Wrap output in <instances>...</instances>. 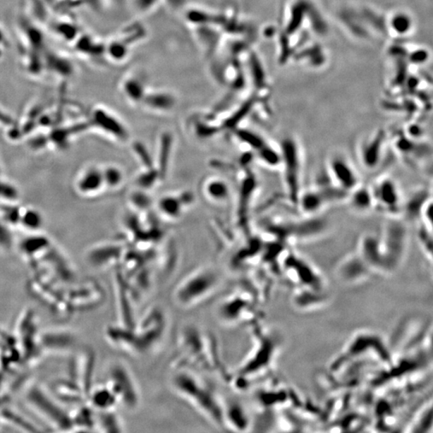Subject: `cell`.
I'll use <instances>...</instances> for the list:
<instances>
[{"label": "cell", "instance_id": "6da1fadb", "mask_svg": "<svg viewBox=\"0 0 433 433\" xmlns=\"http://www.w3.org/2000/svg\"><path fill=\"white\" fill-rule=\"evenodd\" d=\"M169 331V319L165 308L153 305L127 327L109 326L105 330L108 343L128 355L142 358L158 353L165 343Z\"/></svg>", "mask_w": 433, "mask_h": 433}, {"label": "cell", "instance_id": "7a4b0ae2", "mask_svg": "<svg viewBox=\"0 0 433 433\" xmlns=\"http://www.w3.org/2000/svg\"><path fill=\"white\" fill-rule=\"evenodd\" d=\"M172 367L215 374L227 383L231 377L222 360L214 336L195 325L185 326L181 330L172 358Z\"/></svg>", "mask_w": 433, "mask_h": 433}, {"label": "cell", "instance_id": "3957f363", "mask_svg": "<svg viewBox=\"0 0 433 433\" xmlns=\"http://www.w3.org/2000/svg\"><path fill=\"white\" fill-rule=\"evenodd\" d=\"M169 384L174 394L208 423L214 428L225 430V401L203 374L187 368H173Z\"/></svg>", "mask_w": 433, "mask_h": 433}, {"label": "cell", "instance_id": "277c9868", "mask_svg": "<svg viewBox=\"0 0 433 433\" xmlns=\"http://www.w3.org/2000/svg\"><path fill=\"white\" fill-rule=\"evenodd\" d=\"M221 278L214 269H197L175 286L172 300L180 309L195 308L214 297L221 288Z\"/></svg>", "mask_w": 433, "mask_h": 433}, {"label": "cell", "instance_id": "5b68a950", "mask_svg": "<svg viewBox=\"0 0 433 433\" xmlns=\"http://www.w3.org/2000/svg\"><path fill=\"white\" fill-rule=\"evenodd\" d=\"M25 401L29 408L44 422L54 430L72 431L71 417L58 403V400L39 385H32L25 394Z\"/></svg>", "mask_w": 433, "mask_h": 433}, {"label": "cell", "instance_id": "8992f818", "mask_svg": "<svg viewBox=\"0 0 433 433\" xmlns=\"http://www.w3.org/2000/svg\"><path fill=\"white\" fill-rule=\"evenodd\" d=\"M105 384L118 400L119 406L134 411L142 402V394L130 368L121 360L111 362L107 368Z\"/></svg>", "mask_w": 433, "mask_h": 433}, {"label": "cell", "instance_id": "52a82bcc", "mask_svg": "<svg viewBox=\"0 0 433 433\" xmlns=\"http://www.w3.org/2000/svg\"><path fill=\"white\" fill-rule=\"evenodd\" d=\"M281 165L286 193L292 203L296 205L302 190V156L300 145L292 137H286L281 143Z\"/></svg>", "mask_w": 433, "mask_h": 433}, {"label": "cell", "instance_id": "ba28073f", "mask_svg": "<svg viewBox=\"0 0 433 433\" xmlns=\"http://www.w3.org/2000/svg\"><path fill=\"white\" fill-rule=\"evenodd\" d=\"M105 300L104 291L96 281L87 280L66 289V300L70 313L89 311L102 305Z\"/></svg>", "mask_w": 433, "mask_h": 433}, {"label": "cell", "instance_id": "9c48e42d", "mask_svg": "<svg viewBox=\"0 0 433 433\" xmlns=\"http://www.w3.org/2000/svg\"><path fill=\"white\" fill-rule=\"evenodd\" d=\"M32 311H27L21 315L17 324V335L16 341L17 344L21 345L19 348L23 361H36L41 353L39 344V334L37 332L36 321Z\"/></svg>", "mask_w": 433, "mask_h": 433}, {"label": "cell", "instance_id": "30bf717a", "mask_svg": "<svg viewBox=\"0 0 433 433\" xmlns=\"http://www.w3.org/2000/svg\"><path fill=\"white\" fill-rule=\"evenodd\" d=\"M374 207L383 212L396 216L403 212L401 193L396 181L390 177H382L372 186Z\"/></svg>", "mask_w": 433, "mask_h": 433}, {"label": "cell", "instance_id": "8fae6325", "mask_svg": "<svg viewBox=\"0 0 433 433\" xmlns=\"http://www.w3.org/2000/svg\"><path fill=\"white\" fill-rule=\"evenodd\" d=\"M408 235L407 228L401 221L394 220L385 226L383 236L379 238L384 262L402 256L406 248Z\"/></svg>", "mask_w": 433, "mask_h": 433}, {"label": "cell", "instance_id": "7c38bea8", "mask_svg": "<svg viewBox=\"0 0 433 433\" xmlns=\"http://www.w3.org/2000/svg\"><path fill=\"white\" fill-rule=\"evenodd\" d=\"M387 133L383 130L374 132L362 140L358 147L361 165L368 171H373L382 164L387 144Z\"/></svg>", "mask_w": 433, "mask_h": 433}, {"label": "cell", "instance_id": "4fadbf2b", "mask_svg": "<svg viewBox=\"0 0 433 433\" xmlns=\"http://www.w3.org/2000/svg\"><path fill=\"white\" fill-rule=\"evenodd\" d=\"M329 178L339 188L348 193L360 184L358 173L347 157L333 155L327 164Z\"/></svg>", "mask_w": 433, "mask_h": 433}, {"label": "cell", "instance_id": "5bb4252c", "mask_svg": "<svg viewBox=\"0 0 433 433\" xmlns=\"http://www.w3.org/2000/svg\"><path fill=\"white\" fill-rule=\"evenodd\" d=\"M78 343V336L68 329H51L39 334V344L43 353H68L77 347Z\"/></svg>", "mask_w": 433, "mask_h": 433}, {"label": "cell", "instance_id": "9a60e30c", "mask_svg": "<svg viewBox=\"0 0 433 433\" xmlns=\"http://www.w3.org/2000/svg\"><path fill=\"white\" fill-rule=\"evenodd\" d=\"M104 187L102 169L95 166L82 169L74 180V189L82 197H94Z\"/></svg>", "mask_w": 433, "mask_h": 433}, {"label": "cell", "instance_id": "2e32d148", "mask_svg": "<svg viewBox=\"0 0 433 433\" xmlns=\"http://www.w3.org/2000/svg\"><path fill=\"white\" fill-rule=\"evenodd\" d=\"M73 362L72 380L79 386L87 399V396L92 388V380L95 365L94 353L91 350L84 349Z\"/></svg>", "mask_w": 433, "mask_h": 433}, {"label": "cell", "instance_id": "e0dca14e", "mask_svg": "<svg viewBox=\"0 0 433 433\" xmlns=\"http://www.w3.org/2000/svg\"><path fill=\"white\" fill-rule=\"evenodd\" d=\"M86 402L95 412L114 411L119 407L113 391L105 384L92 386Z\"/></svg>", "mask_w": 433, "mask_h": 433}, {"label": "cell", "instance_id": "ac0fdd59", "mask_svg": "<svg viewBox=\"0 0 433 433\" xmlns=\"http://www.w3.org/2000/svg\"><path fill=\"white\" fill-rule=\"evenodd\" d=\"M225 430L241 432L247 429L248 418L243 408L237 401H225L224 408Z\"/></svg>", "mask_w": 433, "mask_h": 433}, {"label": "cell", "instance_id": "d6986e66", "mask_svg": "<svg viewBox=\"0 0 433 433\" xmlns=\"http://www.w3.org/2000/svg\"><path fill=\"white\" fill-rule=\"evenodd\" d=\"M72 431L90 432L96 429V413L87 403H82L75 410L70 413Z\"/></svg>", "mask_w": 433, "mask_h": 433}, {"label": "cell", "instance_id": "ffe728a7", "mask_svg": "<svg viewBox=\"0 0 433 433\" xmlns=\"http://www.w3.org/2000/svg\"><path fill=\"white\" fill-rule=\"evenodd\" d=\"M54 396L58 401L80 405L86 401V396L73 380H60L54 385Z\"/></svg>", "mask_w": 433, "mask_h": 433}, {"label": "cell", "instance_id": "44dd1931", "mask_svg": "<svg viewBox=\"0 0 433 433\" xmlns=\"http://www.w3.org/2000/svg\"><path fill=\"white\" fill-rule=\"evenodd\" d=\"M347 200L356 212H367L374 207L372 187L360 184L348 194Z\"/></svg>", "mask_w": 433, "mask_h": 433}, {"label": "cell", "instance_id": "7402d4cb", "mask_svg": "<svg viewBox=\"0 0 433 433\" xmlns=\"http://www.w3.org/2000/svg\"><path fill=\"white\" fill-rule=\"evenodd\" d=\"M96 429L103 432H124V424L116 410L97 412L96 414Z\"/></svg>", "mask_w": 433, "mask_h": 433}, {"label": "cell", "instance_id": "603a6c76", "mask_svg": "<svg viewBox=\"0 0 433 433\" xmlns=\"http://www.w3.org/2000/svg\"><path fill=\"white\" fill-rule=\"evenodd\" d=\"M0 419L3 420V422L10 426H13L15 428H19L21 430L35 432L39 431L35 428V425L29 423L26 419L23 418L18 413L11 411V409L4 408L0 413Z\"/></svg>", "mask_w": 433, "mask_h": 433}, {"label": "cell", "instance_id": "cb8c5ba5", "mask_svg": "<svg viewBox=\"0 0 433 433\" xmlns=\"http://www.w3.org/2000/svg\"><path fill=\"white\" fill-rule=\"evenodd\" d=\"M140 80L142 79L132 75V77L127 78L123 83V91H124L125 95L126 94L128 98H132V101L137 102L138 97L143 98L145 92L142 82Z\"/></svg>", "mask_w": 433, "mask_h": 433}, {"label": "cell", "instance_id": "d4e9b609", "mask_svg": "<svg viewBox=\"0 0 433 433\" xmlns=\"http://www.w3.org/2000/svg\"><path fill=\"white\" fill-rule=\"evenodd\" d=\"M20 218V224L26 227L27 229L33 231H37L43 222L42 216L39 214L37 210H33L32 209L25 210Z\"/></svg>", "mask_w": 433, "mask_h": 433}, {"label": "cell", "instance_id": "484cf974", "mask_svg": "<svg viewBox=\"0 0 433 433\" xmlns=\"http://www.w3.org/2000/svg\"><path fill=\"white\" fill-rule=\"evenodd\" d=\"M159 0H133L134 8L140 13H148L157 5Z\"/></svg>", "mask_w": 433, "mask_h": 433}]
</instances>
